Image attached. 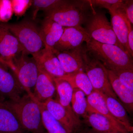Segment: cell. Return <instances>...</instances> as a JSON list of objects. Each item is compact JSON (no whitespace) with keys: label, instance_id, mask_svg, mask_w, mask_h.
<instances>
[{"label":"cell","instance_id":"6da1fadb","mask_svg":"<svg viewBox=\"0 0 133 133\" xmlns=\"http://www.w3.org/2000/svg\"><path fill=\"white\" fill-rule=\"evenodd\" d=\"M86 51L112 71L124 69H133L132 58L118 46L101 43L92 39L86 43Z\"/></svg>","mask_w":133,"mask_h":133},{"label":"cell","instance_id":"7a4b0ae2","mask_svg":"<svg viewBox=\"0 0 133 133\" xmlns=\"http://www.w3.org/2000/svg\"><path fill=\"white\" fill-rule=\"evenodd\" d=\"M6 101L24 130L32 133H44L41 109L33 95L26 93L17 100Z\"/></svg>","mask_w":133,"mask_h":133},{"label":"cell","instance_id":"3957f363","mask_svg":"<svg viewBox=\"0 0 133 133\" xmlns=\"http://www.w3.org/2000/svg\"><path fill=\"white\" fill-rule=\"evenodd\" d=\"M92 8L88 1H69L57 9L45 14V17L64 28L82 26L90 15Z\"/></svg>","mask_w":133,"mask_h":133},{"label":"cell","instance_id":"277c9868","mask_svg":"<svg viewBox=\"0 0 133 133\" xmlns=\"http://www.w3.org/2000/svg\"><path fill=\"white\" fill-rule=\"evenodd\" d=\"M17 39L25 54L32 56L44 47L40 35V29L33 22L24 20L16 23H0Z\"/></svg>","mask_w":133,"mask_h":133},{"label":"cell","instance_id":"5b68a950","mask_svg":"<svg viewBox=\"0 0 133 133\" xmlns=\"http://www.w3.org/2000/svg\"><path fill=\"white\" fill-rule=\"evenodd\" d=\"M85 24L84 28L91 39L101 43L116 45L126 52L116 37L104 12L93 9Z\"/></svg>","mask_w":133,"mask_h":133},{"label":"cell","instance_id":"8992f818","mask_svg":"<svg viewBox=\"0 0 133 133\" xmlns=\"http://www.w3.org/2000/svg\"><path fill=\"white\" fill-rule=\"evenodd\" d=\"M83 58L84 71L94 90L117 99V96L112 89L104 65L89 55L85 47L83 49Z\"/></svg>","mask_w":133,"mask_h":133},{"label":"cell","instance_id":"52a82bcc","mask_svg":"<svg viewBox=\"0 0 133 133\" xmlns=\"http://www.w3.org/2000/svg\"><path fill=\"white\" fill-rule=\"evenodd\" d=\"M12 73L17 81L28 95H33L34 87L38 75L37 64L33 57L23 52L13 61Z\"/></svg>","mask_w":133,"mask_h":133},{"label":"cell","instance_id":"ba28073f","mask_svg":"<svg viewBox=\"0 0 133 133\" xmlns=\"http://www.w3.org/2000/svg\"><path fill=\"white\" fill-rule=\"evenodd\" d=\"M23 51L17 39L0 24V60L12 71L14 59Z\"/></svg>","mask_w":133,"mask_h":133},{"label":"cell","instance_id":"9c48e42d","mask_svg":"<svg viewBox=\"0 0 133 133\" xmlns=\"http://www.w3.org/2000/svg\"><path fill=\"white\" fill-rule=\"evenodd\" d=\"M91 39L82 26L65 28L64 31L53 49L58 51L69 50L82 45Z\"/></svg>","mask_w":133,"mask_h":133},{"label":"cell","instance_id":"30bf717a","mask_svg":"<svg viewBox=\"0 0 133 133\" xmlns=\"http://www.w3.org/2000/svg\"><path fill=\"white\" fill-rule=\"evenodd\" d=\"M9 70L0 60V96L5 99L16 101L22 96L24 90Z\"/></svg>","mask_w":133,"mask_h":133},{"label":"cell","instance_id":"8fae6325","mask_svg":"<svg viewBox=\"0 0 133 133\" xmlns=\"http://www.w3.org/2000/svg\"><path fill=\"white\" fill-rule=\"evenodd\" d=\"M37 65L53 78L65 75L59 59L52 49L44 46L40 51L32 56Z\"/></svg>","mask_w":133,"mask_h":133},{"label":"cell","instance_id":"7c38bea8","mask_svg":"<svg viewBox=\"0 0 133 133\" xmlns=\"http://www.w3.org/2000/svg\"><path fill=\"white\" fill-rule=\"evenodd\" d=\"M83 45L69 50L58 51L52 49L66 74L84 70Z\"/></svg>","mask_w":133,"mask_h":133},{"label":"cell","instance_id":"4fadbf2b","mask_svg":"<svg viewBox=\"0 0 133 133\" xmlns=\"http://www.w3.org/2000/svg\"><path fill=\"white\" fill-rule=\"evenodd\" d=\"M42 103L51 116L69 132L74 133L78 130L81 124L73 118L57 100L49 99Z\"/></svg>","mask_w":133,"mask_h":133},{"label":"cell","instance_id":"5bb4252c","mask_svg":"<svg viewBox=\"0 0 133 133\" xmlns=\"http://www.w3.org/2000/svg\"><path fill=\"white\" fill-rule=\"evenodd\" d=\"M38 67V77L33 94L37 101L43 103L52 98L56 91L54 78L41 67Z\"/></svg>","mask_w":133,"mask_h":133},{"label":"cell","instance_id":"9a60e30c","mask_svg":"<svg viewBox=\"0 0 133 133\" xmlns=\"http://www.w3.org/2000/svg\"><path fill=\"white\" fill-rule=\"evenodd\" d=\"M6 99L0 96V133H24L25 130Z\"/></svg>","mask_w":133,"mask_h":133},{"label":"cell","instance_id":"2e32d148","mask_svg":"<svg viewBox=\"0 0 133 133\" xmlns=\"http://www.w3.org/2000/svg\"><path fill=\"white\" fill-rule=\"evenodd\" d=\"M65 28L45 17L40 29V35L44 46L53 49L64 31Z\"/></svg>","mask_w":133,"mask_h":133},{"label":"cell","instance_id":"e0dca14e","mask_svg":"<svg viewBox=\"0 0 133 133\" xmlns=\"http://www.w3.org/2000/svg\"><path fill=\"white\" fill-rule=\"evenodd\" d=\"M85 119L87 124L92 128V129L97 132L130 133L123 125L115 124L107 117L99 114H88Z\"/></svg>","mask_w":133,"mask_h":133},{"label":"cell","instance_id":"ac0fdd59","mask_svg":"<svg viewBox=\"0 0 133 133\" xmlns=\"http://www.w3.org/2000/svg\"><path fill=\"white\" fill-rule=\"evenodd\" d=\"M105 69L113 90L124 103L127 111L132 112L133 109V90L124 85L112 71L105 67Z\"/></svg>","mask_w":133,"mask_h":133},{"label":"cell","instance_id":"d6986e66","mask_svg":"<svg viewBox=\"0 0 133 133\" xmlns=\"http://www.w3.org/2000/svg\"><path fill=\"white\" fill-rule=\"evenodd\" d=\"M56 91L59 103L65 108L73 118L81 124L79 118L75 114L71 107V100L73 88L67 81L59 78H54Z\"/></svg>","mask_w":133,"mask_h":133},{"label":"cell","instance_id":"ffe728a7","mask_svg":"<svg viewBox=\"0 0 133 133\" xmlns=\"http://www.w3.org/2000/svg\"><path fill=\"white\" fill-rule=\"evenodd\" d=\"M86 98L88 104V114L92 113L99 114L107 117L115 124L123 125L111 114L108 108L105 100L99 92L94 90Z\"/></svg>","mask_w":133,"mask_h":133},{"label":"cell","instance_id":"44dd1931","mask_svg":"<svg viewBox=\"0 0 133 133\" xmlns=\"http://www.w3.org/2000/svg\"><path fill=\"white\" fill-rule=\"evenodd\" d=\"M109 11L111 15V24L113 30L119 42L126 52L129 55L128 45V29L124 16L116 9L111 10Z\"/></svg>","mask_w":133,"mask_h":133},{"label":"cell","instance_id":"7402d4cb","mask_svg":"<svg viewBox=\"0 0 133 133\" xmlns=\"http://www.w3.org/2000/svg\"><path fill=\"white\" fill-rule=\"evenodd\" d=\"M100 94L105 100L111 114L121 123L129 132L132 133L133 127L131 125L128 115L124 107L116 99L108 95Z\"/></svg>","mask_w":133,"mask_h":133},{"label":"cell","instance_id":"603a6c76","mask_svg":"<svg viewBox=\"0 0 133 133\" xmlns=\"http://www.w3.org/2000/svg\"><path fill=\"white\" fill-rule=\"evenodd\" d=\"M59 78L67 81L73 89L77 88L83 91L86 96L90 95L94 90L84 70H80L73 74H65Z\"/></svg>","mask_w":133,"mask_h":133},{"label":"cell","instance_id":"cb8c5ba5","mask_svg":"<svg viewBox=\"0 0 133 133\" xmlns=\"http://www.w3.org/2000/svg\"><path fill=\"white\" fill-rule=\"evenodd\" d=\"M38 102L41 109L43 125L48 133H71L51 116L42 102Z\"/></svg>","mask_w":133,"mask_h":133},{"label":"cell","instance_id":"d4e9b609","mask_svg":"<svg viewBox=\"0 0 133 133\" xmlns=\"http://www.w3.org/2000/svg\"><path fill=\"white\" fill-rule=\"evenodd\" d=\"M67 0H34L32 1L33 6L32 18L35 20L39 11L45 14L57 9L69 2Z\"/></svg>","mask_w":133,"mask_h":133},{"label":"cell","instance_id":"484cf974","mask_svg":"<svg viewBox=\"0 0 133 133\" xmlns=\"http://www.w3.org/2000/svg\"><path fill=\"white\" fill-rule=\"evenodd\" d=\"M85 96L84 93L79 89H73L71 102L72 108L78 117L82 116L85 119L88 115V104Z\"/></svg>","mask_w":133,"mask_h":133},{"label":"cell","instance_id":"4316f807","mask_svg":"<svg viewBox=\"0 0 133 133\" xmlns=\"http://www.w3.org/2000/svg\"><path fill=\"white\" fill-rule=\"evenodd\" d=\"M14 14L11 0H0V23H7Z\"/></svg>","mask_w":133,"mask_h":133},{"label":"cell","instance_id":"83f0119b","mask_svg":"<svg viewBox=\"0 0 133 133\" xmlns=\"http://www.w3.org/2000/svg\"><path fill=\"white\" fill-rule=\"evenodd\" d=\"M112 71L124 85L133 90V69H121Z\"/></svg>","mask_w":133,"mask_h":133},{"label":"cell","instance_id":"f1b7e54d","mask_svg":"<svg viewBox=\"0 0 133 133\" xmlns=\"http://www.w3.org/2000/svg\"><path fill=\"white\" fill-rule=\"evenodd\" d=\"M14 14L17 18L21 17L32 6V1L11 0Z\"/></svg>","mask_w":133,"mask_h":133},{"label":"cell","instance_id":"f546056e","mask_svg":"<svg viewBox=\"0 0 133 133\" xmlns=\"http://www.w3.org/2000/svg\"><path fill=\"white\" fill-rule=\"evenodd\" d=\"M124 15L132 25L133 24V1H123L116 8Z\"/></svg>","mask_w":133,"mask_h":133},{"label":"cell","instance_id":"4dcf8cb0","mask_svg":"<svg viewBox=\"0 0 133 133\" xmlns=\"http://www.w3.org/2000/svg\"><path fill=\"white\" fill-rule=\"evenodd\" d=\"M92 6L98 7L110 10L115 6L120 3L121 0H91L88 1Z\"/></svg>","mask_w":133,"mask_h":133},{"label":"cell","instance_id":"1f68e13d","mask_svg":"<svg viewBox=\"0 0 133 133\" xmlns=\"http://www.w3.org/2000/svg\"><path fill=\"white\" fill-rule=\"evenodd\" d=\"M123 15V16H124L125 21L127 26L128 29V45L129 53L130 56H131V57L133 58V29L132 26V25L131 24V23L126 18V17L124 15Z\"/></svg>","mask_w":133,"mask_h":133},{"label":"cell","instance_id":"d6a6232c","mask_svg":"<svg viewBox=\"0 0 133 133\" xmlns=\"http://www.w3.org/2000/svg\"><path fill=\"white\" fill-rule=\"evenodd\" d=\"M82 133H121L119 132H100L94 131L92 129H89L88 130L84 131Z\"/></svg>","mask_w":133,"mask_h":133},{"label":"cell","instance_id":"836d02e7","mask_svg":"<svg viewBox=\"0 0 133 133\" xmlns=\"http://www.w3.org/2000/svg\"><path fill=\"white\" fill-rule=\"evenodd\" d=\"M48 133V132H47V133Z\"/></svg>","mask_w":133,"mask_h":133}]
</instances>
